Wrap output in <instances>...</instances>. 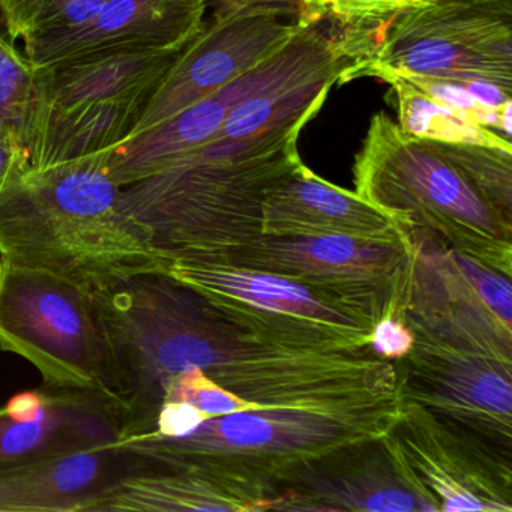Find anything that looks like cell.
I'll use <instances>...</instances> for the list:
<instances>
[{"label":"cell","instance_id":"obj_1","mask_svg":"<svg viewBox=\"0 0 512 512\" xmlns=\"http://www.w3.org/2000/svg\"><path fill=\"white\" fill-rule=\"evenodd\" d=\"M0 257L55 272L92 293L163 271L100 154L29 167L0 188Z\"/></svg>","mask_w":512,"mask_h":512},{"label":"cell","instance_id":"obj_2","mask_svg":"<svg viewBox=\"0 0 512 512\" xmlns=\"http://www.w3.org/2000/svg\"><path fill=\"white\" fill-rule=\"evenodd\" d=\"M305 122L259 136L214 134L148 178L122 187L125 208L161 257L239 247L262 236L266 197L302 161Z\"/></svg>","mask_w":512,"mask_h":512},{"label":"cell","instance_id":"obj_3","mask_svg":"<svg viewBox=\"0 0 512 512\" xmlns=\"http://www.w3.org/2000/svg\"><path fill=\"white\" fill-rule=\"evenodd\" d=\"M400 409L401 400L349 412L245 410L205 419L184 437L149 431L119 443L139 464L200 467L242 484L284 491L310 464L385 436Z\"/></svg>","mask_w":512,"mask_h":512},{"label":"cell","instance_id":"obj_4","mask_svg":"<svg viewBox=\"0 0 512 512\" xmlns=\"http://www.w3.org/2000/svg\"><path fill=\"white\" fill-rule=\"evenodd\" d=\"M355 184L361 199L407 232L511 277L512 218L494 208L434 140L407 136L376 113L356 157Z\"/></svg>","mask_w":512,"mask_h":512},{"label":"cell","instance_id":"obj_5","mask_svg":"<svg viewBox=\"0 0 512 512\" xmlns=\"http://www.w3.org/2000/svg\"><path fill=\"white\" fill-rule=\"evenodd\" d=\"M188 44L154 52L98 53L35 70L25 133L29 167L94 157L133 136Z\"/></svg>","mask_w":512,"mask_h":512},{"label":"cell","instance_id":"obj_6","mask_svg":"<svg viewBox=\"0 0 512 512\" xmlns=\"http://www.w3.org/2000/svg\"><path fill=\"white\" fill-rule=\"evenodd\" d=\"M349 29L359 76L488 82L512 92V0H428L382 22Z\"/></svg>","mask_w":512,"mask_h":512},{"label":"cell","instance_id":"obj_7","mask_svg":"<svg viewBox=\"0 0 512 512\" xmlns=\"http://www.w3.org/2000/svg\"><path fill=\"white\" fill-rule=\"evenodd\" d=\"M0 349L28 359L50 388L112 395L113 355L97 299L55 272L0 257Z\"/></svg>","mask_w":512,"mask_h":512},{"label":"cell","instance_id":"obj_8","mask_svg":"<svg viewBox=\"0 0 512 512\" xmlns=\"http://www.w3.org/2000/svg\"><path fill=\"white\" fill-rule=\"evenodd\" d=\"M163 272L205 296L233 322L280 346L370 349L373 320L332 290L193 254L163 257Z\"/></svg>","mask_w":512,"mask_h":512},{"label":"cell","instance_id":"obj_9","mask_svg":"<svg viewBox=\"0 0 512 512\" xmlns=\"http://www.w3.org/2000/svg\"><path fill=\"white\" fill-rule=\"evenodd\" d=\"M182 254L272 272L332 290L374 323L385 317L403 320L416 256L413 236L382 241L340 235H262L227 250Z\"/></svg>","mask_w":512,"mask_h":512},{"label":"cell","instance_id":"obj_10","mask_svg":"<svg viewBox=\"0 0 512 512\" xmlns=\"http://www.w3.org/2000/svg\"><path fill=\"white\" fill-rule=\"evenodd\" d=\"M209 7L211 16L155 92L133 136L268 61L310 25L301 0H209Z\"/></svg>","mask_w":512,"mask_h":512},{"label":"cell","instance_id":"obj_11","mask_svg":"<svg viewBox=\"0 0 512 512\" xmlns=\"http://www.w3.org/2000/svg\"><path fill=\"white\" fill-rule=\"evenodd\" d=\"M415 269L403 322L427 335L512 364L511 277L412 233Z\"/></svg>","mask_w":512,"mask_h":512},{"label":"cell","instance_id":"obj_12","mask_svg":"<svg viewBox=\"0 0 512 512\" xmlns=\"http://www.w3.org/2000/svg\"><path fill=\"white\" fill-rule=\"evenodd\" d=\"M400 398L511 454L512 364L415 334L395 361Z\"/></svg>","mask_w":512,"mask_h":512},{"label":"cell","instance_id":"obj_13","mask_svg":"<svg viewBox=\"0 0 512 512\" xmlns=\"http://www.w3.org/2000/svg\"><path fill=\"white\" fill-rule=\"evenodd\" d=\"M391 433L439 512H511V454L401 401Z\"/></svg>","mask_w":512,"mask_h":512},{"label":"cell","instance_id":"obj_14","mask_svg":"<svg viewBox=\"0 0 512 512\" xmlns=\"http://www.w3.org/2000/svg\"><path fill=\"white\" fill-rule=\"evenodd\" d=\"M209 0H109L77 31L25 44L34 70L98 53L154 52L190 43L205 22Z\"/></svg>","mask_w":512,"mask_h":512},{"label":"cell","instance_id":"obj_15","mask_svg":"<svg viewBox=\"0 0 512 512\" xmlns=\"http://www.w3.org/2000/svg\"><path fill=\"white\" fill-rule=\"evenodd\" d=\"M136 466L119 440L47 452L0 469V511H97Z\"/></svg>","mask_w":512,"mask_h":512},{"label":"cell","instance_id":"obj_16","mask_svg":"<svg viewBox=\"0 0 512 512\" xmlns=\"http://www.w3.org/2000/svg\"><path fill=\"white\" fill-rule=\"evenodd\" d=\"M275 511L421 512L383 436L305 467Z\"/></svg>","mask_w":512,"mask_h":512},{"label":"cell","instance_id":"obj_17","mask_svg":"<svg viewBox=\"0 0 512 512\" xmlns=\"http://www.w3.org/2000/svg\"><path fill=\"white\" fill-rule=\"evenodd\" d=\"M262 233L284 238L340 235L382 241L412 236L394 218L358 194L329 184L304 164L266 197Z\"/></svg>","mask_w":512,"mask_h":512},{"label":"cell","instance_id":"obj_18","mask_svg":"<svg viewBox=\"0 0 512 512\" xmlns=\"http://www.w3.org/2000/svg\"><path fill=\"white\" fill-rule=\"evenodd\" d=\"M284 491L242 484L194 466H148L106 494L97 511L260 512L277 508Z\"/></svg>","mask_w":512,"mask_h":512},{"label":"cell","instance_id":"obj_19","mask_svg":"<svg viewBox=\"0 0 512 512\" xmlns=\"http://www.w3.org/2000/svg\"><path fill=\"white\" fill-rule=\"evenodd\" d=\"M59 391L37 421H16L0 409V469L70 446L119 440L118 424L100 394Z\"/></svg>","mask_w":512,"mask_h":512},{"label":"cell","instance_id":"obj_20","mask_svg":"<svg viewBox=\"0 0 512 512\" xmlns=\"http://www.w3.org/2000/svg\"><path fill=\"white\" fill-rule=\"evenodd\" d=\"M397 95L398 127L404 134L418 139L443 143H472L512 151L511 139L466 121L451 107L428 97L418 86L397 74L383 76Z\"/></svg>","mask_w":512,"mask_h":512},{"label":"cell","instance_id":"obj_21","mask_svg":"<svg viewBox=\"0 0 512 512\" xmlns=\"http://www.w3.org/2000/svg\"><path fill=\"white\" fill-rule=\"evenodd\" d=\"M109 0H0L11 41H32L77 31L91 22Z\"/></svg>","mask_w":512,"mask_h":512},{"label":"cell","instance_id":"obj_22","mask_svg":"<svg viewBox=\"0 0 512 512\" xmlns=\"http://www.w3.org/2000/svg\"><path fill=\"white\" fill-rule=\"evenodd\" d=\"M436 143L494 208L512 218V151L472 143Z\"/></svg>","mask_w":512,"mask_h":512},{"label":"cell","instance_id":"obj_23","mask_svg":"<svg viewBox=\"0 0 512 512\" xmlns=\"http://www.w3.org/2000/svg\"><path fill=\"white\" fill-rule=\"evenodd\" d=\"M34 91L35 70L31 62L14 47L13 41L0 34V122L19 137L23 148Z\"/></svg>","mask_w":512,"mask_h":512},{"label":"cell","instance_id":"obj_24","mask_svg":"<svg viewBox=\"0 0 512 512\" xmlns=\"http://www.w3.org/2000/svg\"><path fill=\"white\" fill-rule=\"evenodd\" d=\"M164 401L193 404L208 418L257 410L250 401L233 394L199 368H191L172 377L164 389L163 403Z\"/></svg>","mask_w":512,"mask_h":512},{"label":"cell","instance_id":"obj_25","mask_svg":"<svg viewBox=\"0 0 512 512\" xmlns=\"http://www.w3.org/2000/svg\"><path fill=\"white\" fill-rule=\"evenodd\" d=\"M425 2L428 0H301L307 22L332 19L341 23V28L373 25Z\"/></svg>","mask_w":512,"mask_h":512},{"label":"cell","instance_id":"obj_26","mask_svg":"<svg viewBox=\"0 0 512 512\" xmlns=\"http://www.w3.org/2000/svg\"><path fill=\"white\" fill-rule=\"evenodd\" d=\"M415 344L412 329L397 317H385L374 323L370 334V349L386 361H400L409 355Z\"/></svg>","mask_w":512,"mask_h":512},{"label":"cell","instance_id":"obj_27","mask_svg":"<svg viewBox=\"0 0 512 512\" xmlns=\"http://www.w3.org/2000/svg\"><path fill=\"white\" fill-rule=\"evenodd\" d=\"M208 416L193 404L182 401H164L155 422V433L166 437H184L197 430Z\"/></svg>","mask_w":512,"mask_h":512},{"label":"cell","instance_id":"obj_28","mask_svg":"<svg viewBox=\"0 0 512 512\" xmlns=\"http://www.w3.org/2000/svg\"><path fill=\"white\" fill-rule=\"evenodd\" d=\"M26 169H29L28 155L19 137L0 122V188Z\"/></svg>","mask_w":512,"mask_h":512},{"label":"cell","instance_id":"obj_29","mask_svg":"<svg viewBox=\"0 0 512 512\" xmlns=\"http://www.w3.org/2000/svg\"><path fill=\"white\" fill-rule=\"evenodd\" d=\"M50 406V394L22 392L8 401L5 410L16 421H37L46 415Z\"/></svg>","mask_w":512,"mask_h":512}]
</instances>
